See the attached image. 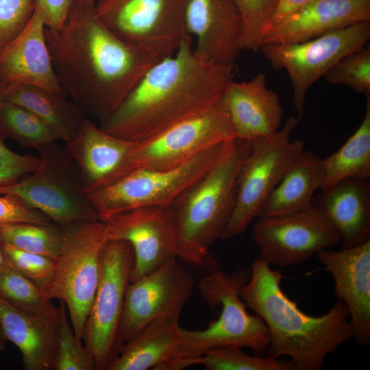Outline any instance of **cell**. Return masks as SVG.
Segmentation results:
<instances>
[{
  "label": "cell",
  "instance_id": "obj_41",
  "mask_svg": "<svg viewBox=\"0 0 370 370\" xmlns=\"http://www.w3.org/2000/svg\"><path fill=\"white\" fill-rule=\"evenodd\" d=\"M313 1L314 0H279L271 29L291 14Z\"/></svg>",
  "mask_w": 370,
  "mask_h": 370
},
{
  "label": "cell",
  "instance_id": "obj_17",
  "mask_svg": "<svg viewBox=\"0 0 370 370\" xmlns=\"http://www.w3.org/2000/svg\"><path fill=\"white\" fill-rule=\"evenodd\" d=\"M136 142L111 135L85 118L64 151L76 165L87 194L130 172L129 158Z\"/></svg>",
  "mask_w": 370,
  "mask_h": 370
},
{
  "label": "cell",
  "instance_id": "obj_29",
  "mask_svg": "<svg viewBox=\"0 0 370 370\" xmlns=\"http://www.w3.org/2000/svg\"><path fill=\"white\" fill-rule=\"evenodd\" d=\"M194 365H203L207 370H299L292 360H278L272 355L251 356L235 347H217L196 358L173 361L164 370H181Z\"/></svg>",
  "mask_w": 370,
  "mask_h": 370
},
{
  "label": "cell",
  "instance_id": "obj_6",
  "mask_svg": "<svg viewBox=\"0 0 370 370\" xmlns=\"http://www.w3.org/2000/svg\"><path fill=\"white\" fill-rule=\"evenodd\" d=\"M63 243L56 260L53 277L42 291L51 301H63L77 340L82 343L100 275L101 256L107 241L101 221L61 225Z\"/></svg>",
  "mask_w": 370,
  "mask_h": 370
},
{
  "label": "cell",
  "instance_id": "obj_36",
  "mask_svg": "<svg viewBox=\"0 0 370 370\" xmlns=\"http://www.w3.org/2000/svg\"><path fill=\"white\" fill-rule=\"evenodd\" d=\"M2 246L8 261L19 273L42 290L50 283L55 272L56 259L5 243H2Z\"/></svg>",
  "mask_w": 370,
  "mask_h": 370
},
{
  "label": "cell",
  "instance_id": "obj_2",
  "mask_svg": "<svg viewBox=\"0 0 370 370\" xmlns=\"http://www.w3.org/2000/svg\"><path fill=\"white\" fill-rule=\"evenodd\" d=\"M234 76V64L201 57L189 36L173 55L151 66L99 127L127 140H147L214 106Z\"/></svg>",
  "mask_w": 370,
  "mask_h": 370
},
{
  "label": "cell",
  "instance_id": "obj_1",
  "mask_svg": "<svg viewBox=\"0 0 370 370\" xmlns=\"http://www.w3.org/2000/svg\"><path fill=\"white\" fill-rule=\"evenodd\" d=\"M45 35L58 82L99 124L160 60L114 35L97 18L93 0H73L67 19Z\"/></svg>",
  "mask_w": 370,
  "mask_h": 370
},
{
  "label": "cell",
  "instance_id": "obj_13",
  "mask_svg": "<svg viewBox=\"0 0 370 370\" xmlns=\"http://www.w3.org/2000/svg\"><path fill=\"white\" fill-rule=\"evenodd\" d=\"M236 138L221 99L205 111L151 138L136 142L130 156V166L132 171L173 169L212 147Z\"/></svg>",
  "mask_w": 370,
  "mask_h": 370
},
{
  "label": "cell",
  "instance_id": "obj_24",
  "mask_svg": "<svg viewBox=\"0 0 370 370\" xmlns=\"http://www.w3.org/2000/svg\"><path fill=\"white\" fill-rule=\"evenodd\" d=\"M314 204V203H313ZM336 228L343 247L370 241V184L349 180L321 190L318 201Z\"/></svg>",
  "mask_w": 370,
  "mask_h": 370
},
{
  "label": "cell",
  "instance_id": "obj_40",
  "mask_svg": "<svg viewBox=\"0 0 370 370\" xmlns=\"http://www.w3.org/2000/svg\"><path fill=\"white\" fill-rule=\"evenodd\" d=\"M73 0H36L35 11L46 28L58 29L66 22Z\"/></svg>",
  "mask_w": 370,
  "mask_h": 370
},
{
  "label": "cell",
  "instance_id": "obj_43",
  "mask_svg": "<svg viewBox=\"0 0 370 370\" xmlns=\"http://www.w3.org/2000/svg\"><path fill=\"white\" fill-rule=\"evenodd\" d=\"M7 341H8L5 336L2 327L0 323V352L3 351L5 349Z\"/></svg>",
  "mask_w": 370,
  "mask_h": 370
},
{
  "label": "cell",
  "instance_id": "obj_26",
  "mask_svg": "<svg viewBox=\"0 0 370 370\" xmlns=\"http://www.w3.org/2000/svg\"><path fill=\"white\" fill-rule=\"evenodd\" d=\"M324 177L323 159L304 150L267 199L258 217L280 216L310 207Z\"/></svg>",
  "mask_w": 370,
  "mask_h": 370
},
{
  "label": "cell",
  "instance_id": "obj_39",
  "mask_svg": "<svg viewBox=\"0 0 370 370\" xmlns=\"http://www.w3.org/2000/svg\"><path fill=\"white\" fill-rule=\"evenodd\" d=\"M51 222L43 213L17 197L0 194V227L21 223L47 224Z\"/></svg>",
  "mask_w": 370,
  "mask_h": 370
},
{
  "label": "cell",
  "instance_id": "obj_33",
  "mask_svg": "<svg viewBox=\"0 0 370 370\" xmlns=\"http://www.w3.org/2000/svg\"><path fill=\"white\" fill-rule=\"evenodd\" d=\"M60 304L53 370H97L94 356L76 338L65 304Z\"/></svg>",
  "mask_w": 370,
  "mask_h": 370
},
{
  "label": "cell",
  "instance_id": "obj_7",
  "mask_svg": "<svg viewBox=\"0 0 370 370\" xmlns=\"http://www.w3.org/2000/svg\"><path fill=\"white\" fill-rule=\"evenodd\" d=\"M38 151L40 166L22 180L0 184V194L17 197L60 225L101 221L63 147L54 142Z\"/></svg>",
  "mask_w": 370,
  "mask_h": 370
},
{
  "label": "cell",
  "instance_id": "obj_20",
  "mask_svg": "<svg viewBox=\"0 0 370 370\" xmlns=\"http://www.w3.org/2000/svg\"><path fill=\"white\" fill-rule=\"evenodd\" d=\"M45 29L41 17L34 11L25 29L0 48L1 95L21 84L65 94L52 66Z\"/></svg>",
  "mask_w": 370,
  "mask_h": 370
},
{
  "label": "cell",
  "instance_id": "obj_4",
  "mask_svg": "<svg viewBox=\"0 0 370 370\" xmlns=\"http://www.w3.org/2000/svg\"><path fill=\"white\" fill-rule=\"evenodd\" d=\"M251 143L234 139L221 158L186 188L169 208L177 232V258L201 264L221 240L232 214L236 177Z\"/></svg>",
  "mask_w": 370,
  "mask_h": 370
},
{
  "label": "cell",
  "instance_id": "obj_42",
  "mask_svg": "<svg viewBox=\"0 0 370 370\" xmlns=\"http://www.w3.org/2000/svg\"><path fill=\"white\" fill-rule=\"evenodd\" d=\"M8 264V261L3 251L2 243L0 241V271L2 270Z\"/></svg>",
  "mask_w": 370,
  "mask_h": 370
},
{
  "label": "cell",
  "instance_id": "obj_22",
  "mask_svg": "<svg viewBox=\"0 0 370 370\" xmlns=\"http://www.w3.org/2000/svg\"><path fill=\"white\" fill-rule=\"evenodd\" d=\"M368 21L370 0H314L272 28L264 44L304 42Z\"/></svg>",
  "mask_w": 370,
  "mask_h": 370
},
{
  "label": "cell",
  "instance_id": "obj_19",
  "mask_svg": "<svg viewBox=\"0 0 370 370\" xmlns=\"http://www.w3.org/2000/svg\"><path fill=\"white\" fill-rule=\"evenodd\" d=\"M187 34L196 38L194 51L219 64H234L241 51V21L232 0H189Z\"/></svg>",
  "mask_w": 370,
  "mask_h": 370
},
{
  "label": "cell",
  "instance_id": "obj_12",
  "mask_svg": "<svg viewBox=\"0 0 370 370\" xmlns=\"http://www.w3.org/2000/svg\"><path fill=\"white\" fill-rule=\"evenodd\" d=\"M369 38L368 21L304 42L264 44L260 49L274 69L287 71L300 121L309 88L345 56L366 46Z\"/></svg>",
  "mask_w": 370,
  "mask_h": 370
},
{
  "label": "cell",
  "instance_id": "obj_16",
  "mask_svg": "<svg viewBox=\"0 0 370 370\" xmlns=\"http://www.w3.org/2000/svg\"><path fill=\"white\" fill-rule=\"evenodd\" d=\"M103 222L107 241H124L132 248L130 282L177 258V232L169 208L138 207Z\"/></svg>",
  "mask_w": 370,
  "mask_h": 370
},
{
  "label": "cell",
  "instance_id": "obj_37",
  "mask_svg": "<svg viewBox=\"0 0 370 370\" xmlns=\"http://www.w3.org/2000/svg\"><path fill=\"white\" fill-rule=\"evenodd\" d=\"M36 0H0V48L27 27L35 11Z\"/></svg>",
  "mask_w": 370,
  "mask_h": 370
},
{
  "label": "cell",
  "instance_id": "obj_9",
  "mask_svg": "<svg viewBox=\"0 0 370 370\" xmlns=\"http://www.w3.org/2000/svg\"><path fill=\"white\" fill-rule=\"evenodd\" d=\"M231 141L212 147L173 169H134L87 197L101 221L138 207L170 208L186 188L221 158Z\"/></svg>",
  "mask_w": 370,
  "mask_h": 370
},
{
  "label": "cell",
  "instance_id": "obj_5",
  "mask_svg": "<svg viewBox=\"0 0 370 370\" xmlns=\"http://www.w3.org/2000/svg\"><path fill=\"white\" fill-rule=\"evenodd\" d=\"M250 276L251 269L243 268L231 273L214 270L201 278V296L210 307L221 306L220 316L204 330L180 326L181 342L173 361L196 358L217 347H248L256 353L268 349L267 327L258 315L247 312L241 297Z\"/></svg>",
  "mask_w": 370,
  "mask_h": 370
},
{
  "label": "cell",
  "instance_id": "obj_44",
  "mask_svg": "<svg viewBox=\"0 0 370 370\" xmlns=\"http://www.w3.org/2000/svg\"><path fill=\"white\" fill-rule=\"evenodd\" d=\"M2 103H3V100H2L1 95L0 92V106L1 105Z\"/></svg>",
  "mask_w": 370,
  "mask_h": 370
},
{
  "label": "cell",
  "instance_id": "obj_28",
  "mask_svg": "<svg viewBox=\"0 0 370 370\" xmlns=\"http://www.w3.org/2000/svg\"><path fill=\"white\" fill-rule=\"evenodd\" d=\"M364 118L356 131L341 148L323 159L324 182L321 190L349 180L370 177V94L367 95Z\"/></svg>",
  "mask_w": 370,
  "mask_h": 370
},
{
  "label": "cell",
  "instance_id": "obj_18",
  "mask_svg": "<svg viewBox=\"0 0 370 370\" xmlns=\"http://www.w3.org/2000/svg\"><path fill=\"white\" fill-rule=\"evenodd\" d=\"M331 274L336 297L346 306L360 346L370 342V241L317 255Z\"/></svg>",
  "mask_w": 370,
  "mask_h": 370
},
{
  "label": "cell",
  "instance_id": "obj_10",
  "mask_svg": "<svg viewBox=\"0 0 370 370\" xmlns=\"http://www.w3.org/2000/svg\"><path fill=\"white\" fill-rule=\"evenodd\" d=\"M97 18L124 42L158 60L173 55L189 36V0H93Z\"/></svg>",
  "mask_w": 370,
  "mask_h": 370
},
{
  "label": "cell",
  "instance_id": "obj_21",
  "mask_svg": "<svg viewBox=\"0 0 370 370\" xmlns=\"http://www.w3.org/2000/svg\"><path fill=\"white\" fill-rule=\"evenodd\" d=\"M266 82L265 74L260 73L249 80L232 79L226 85L221 101L237 139L251 143L280 130L283 116L280 99Z\"/></svg>",
  "mask_w": 370,
  "mask_h": 370
},
{
  "label": "cell",
  "instance_id": "obj_34",
  "mask_svg": "<svg viewBox=\"0 0 370 370\" xmlns=\"http://www.w3.org/2000/svg\"><path fill=\"white\" fill-rule=\"evenodd\" d=\"M0 297L24 310L43 312L55 306L42 289L8 262L0 271Z\"/></svg>",
  "mask_w": 370,
  "mask_h": 370
},
{
  "label": "cell",
  "instance_id": "obj_38",
  "mask_svg": "<svg viewBox=\"0 0 370 370\" xmlns=\"http://www.w3.org/2000/svg\"><path fill=\"white\" fill-rule=\"evenodd\" d=\"M0 131V184L15 182L36 171L41 164L40 158L22 155L9 149Z\"/></svg>",
  "mask_w": 370,
  "mask_h": 370
},
{
  "label": "cell",
  "instance_id": "obj_11",
  "mask_svg": "<svg viewBox=\"0 0 370 370\" xmlns=\"http://www.w3.org/2000/svg\"><path fill=\"white\" fill-rule=\"evenodd\" d=\"M133 260V250L127 242H106L99 280L82 337L94 356L97 370H108L120 349L119 330Z\"/></svg>",
  "mask_w": 370,
  "mask_h": 370
},
{
  "label": "cell",
  "instance_id": "obj_25",
  "mask_svg": "<svg viewBox=\"0 0 370 370\" xmlns=\"http://www.w3.org/2000/svg\"><path fill=\"white\" fill-rule=\"evenodd\" d=\"M180 326L166 317L149 322L121 345L108 370H161L176 357Z\"/></svg>",
  "mask_w": 370,
  "mask_h": 370
},
{
  "label": "cell",
  "instance_id": "obj_23",
  "mask_svg": "<svg viewBox=\"0 0 370 370\" xmlns=\"http://www.w3.org/2000/svg\"><path fill=\"white\" fill-rule=\"evenodd\" d=\"M58 308L36 312L0 297V323L8 341L20 350L25 370H53Z\"/></svg>",
  "mask_w": 370,
  "mask_h": 370
},
{
  "label": "cell",
  "instance_id": "obj_14",
  "mask_svg": "<svg viewBox=\"0 0 370 370\" xmlns=\"http://www.w3.org/2000/svg\"><path fill=\"white\" fill-rule=\"evenodd\" d=\"M252 238L260 259L282 267L304 263L341 240L324 211L314 204L286 214L258 217Z\"/></svg>",
  "mask_w": 370,
  "mask_h": 370
},
{
  "label": "cell",
  "instance_id": "obj_35",
  "mask_svg": "<svg viewBox=\"0 0 370 370\" xmlns=\"http://www.w3.org/2000/svg\"><path fill=\"white\" fill-rule=\"evenodd\" d=\"M323 77L330 84H343L357 92L370 94L369 45L345 56Z\"/></svg>",
  "mask_w": 370,
  "mask_h": 370
},
{
  "label": "cell",
  "instance_id": "obj_32",
  "mask_svg": "<svg viewBox=\"0 0 370 370\" xmlns=\"http://www.w3.org/2000/svg\"><path fill=\"white\" fill-rule=\"evenodd\" d=\"M279 0H232L241 21V51H257L271 29Z\"/></svg>",
  "mask_w": 370,
  "mask_h": 370
},
{
  "label": "cell",
  "instance_id": "obj_3",
  "mask_svg": "<svg viewBox=\"0 0 370 370\" xmlns=\"http://www.w3.org/2000/svg\"><path fill=\"white\" fill-rule=\"evenodd\" d=\"M250 269V278L241 297L267 327L271 355L288 356L299 370H319L328 355L354 338L349 314L341 300L328 312L310 316L282 289L281 271L271 269L259 258Z\"/></svg>",
  "mask_w": 370,
  "mask_h": 370
},
{
  "label": "cell",
  "instance_id": "obj_27",
  "mask_svg": "<svg viewBox=\"0 0 370 370\" xmlns=\"http://www.w3.org/2000/svg\"><path fill=\"white\" fill-rule=\"evenodd\" d=\"M66 97L26 84H18L1 95L3 101L21 106L39 117L64 143L74 137L85 119L81 108Z\"/></svg>",
  "mask_w": 370,
  "mask_h": 370
},
{
  "label": "cell",
  "instance_id": "obj_30",
  "mask_svg": "<svg viewBox=\"0 0 370 370\" xmlns=\"http://www.w3.org/2000/svg\"><path fill=\"white\" fill-rule=\"evenodd\" d=\"M0 131L21 145L36 149L59 140L56 132L31 111L5 101L0 106Z\"/></svg>",
  "mask_w": 370,
  "mask_h": 370
},
{
  "label": "cell",
  "instance_id": "obj_15",
  "mask_svg": "<svg viewBox=\"0 0 370 370\" xmlns=\"http://www.w3.org/2000/svg\"><path fill=\"white\" fill-rule=\"evenodd\" d=\"M177 259L130 283L119 330L120 347L154 319L166 317L179 322L195 281Z\"/></svg>",
  "mask_w": 370,
  "mask_h": 370
},
{
  "label": "cell",
  "instance_id": "obj_8",
  "mask_svg": "<svg viewBox=\"0 0 370 370\" xmlns=\"http://www.w3.org/2000/svg\"><path fill=\"white\" fill-rule=\"evenodd\" d=\"M295 115L289 116L282 128L273 135L251 143L236 177L235 206L221 240L234 238L246 231L258 218L260 210L289 169L304 150V143L291 140L299 123Z\"/></svg>",
  "mask_w": 370,
  "mask_h": 370
},
{
  "label": "cell",
  "instance_id": "obj_31",
  "mask_svg": "<svg viewBox=\"0 0 370 370\" xmlns=\"http://www.w3.org/2000/svg\"><path fill=\"white\" fill-rule=\"evenodd\" d=\"M0 241L56 260L62 249L63 232L61 225L53 222L21 223L1 227Z\"/></svg>",
  "mask_w": 370,
  "mask_h": 370
}]
</instances>
